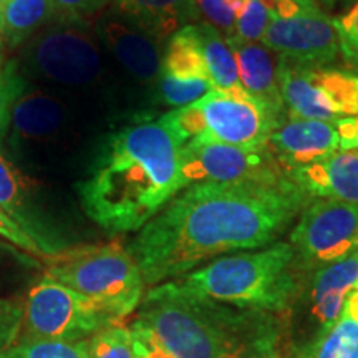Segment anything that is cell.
Returning <instances> with one entry per match:
<instances>
[{
    "mask_svg": "<svg viewBox=\"0 0 358 358\" xmlns=\"http://www.w3.org/2000/svg\"><path fill=\"white\" fill-rule=\"evenodd\" d=\"M310 201L289 176L277 182H198L174 196L127 249L145 284L158 285L217 257L277 243Z\"/></svg>",
    "mask_w": 358,
    "mask_h": 358,
    "instance_id": "obj_1",
    "label": "cell"
},
{
    "mask_svg": "<svg viewBox=\"0 0 358 358\" xmlns=\"http://www.w3.org/2000/svg\"><path fill=\"white\" fill-rule=\"evenodd\" d=\"M181 151L159 118L111 134L78 186L87 216L111 234L140 231L182 191Z\"/></svg>",
    "mask_w": 358,
    "mask_h": 358,
    "instance_id": "obj_2",
    "label": "cell"
},
{
    "mask_svg": "<svg viewBox=\"0 0 358 358\" xmlns=\"http://www.w3.org/2000/svg\"><path fill=\"white\" fill-rule=\"evenodd\" d=\"M133 324L176 358H284L285 353L279 313L213 301L179 279L148 290Z\"/></svg>",
    "mask_w": 358,
    "mask_h": 358,
    "instance_id": "obj_3",
    "label": "cell"
},
{
    "mask_svg": "<svg viewBox=\"0 0 358 358\" xmlns=\"http://www.w3.org/2000/svg\"><path fill=\"white\" fill-rule=\"evenodd\" d=\"M303 277L292 245L277 241L267 248L214 259L179 280L213 301L280 315L292 306Z\"/></svg>",
    "mask_w": 358,
    "mask_h": 358,
    "instance_id": "obj_4",
    "label": "cell"
},
{
    "mask_svg": "<svg viewBox=\"0 0 358 358\" xmlns=\"http://www.w3.org/2000/svg\"><path fill=\"white\" fill-rule=\"evenodd\" d=\"M45 264V277L87 297L116 322L127 319L145 297L140 267L120 241L69 248Z\"/></svg>",
    "mask_w": 358,
    "mask_h": 358,
    "instance_id": "obj_5",
    "label": "cell"
},
{
    "mask_svg": "<svg viewBox=\"0 0 358 358\" xmlns=\"http://www.w3.org/2000/svg\"><path fill=\"white\" fill-rule=\"evenodd\" d=\"M285 118L250 96H232L211 90L192 105L168 111L159 120L181 145L219 143L256 150L267 146L271 134Z\"/></svg>",
    "mask_w": 358,
    "mask_h": 358,
    "instance_id": "obj_6",
    "label": "cell"
},
{
    "mask_svg": "<svg viewBox=\"0 0 358 358\" xmlns=\"http://www.w3.org/2000/svg\"><path fill=\"white\" fill-rule=\"evenodd\" d=\"M358 282V252L306 274L284 324V350L290 358H306L343 315L348 295Z\"/></svg>",
    "mask_w": 358,
    "mask_h": 358,
    "instance_id": "obj_7",
    "label": "cell"
},
{
    "mask_svg": "<svg viewBox=\"0 0 358 358\" xmlns=\"http://www.w3.org/2000/svg\"><path fill=\"white\" fill-rule=\"evenodd\" d=\"M266 2L271 22L261 43L277 58L303 66H332L342 58V40L334 19L313 0Z\"/></svg>",
    "mask_w": 358,
    "mask_h": 358,
    "instance_id": "obj_8",
    "label": "cell"
},
{
    "mask_svg": "<svg viewBox=\"0 0 358 358\" xmlns=\"http://www.w3.org/2000/svg\"><path fill=\"white\" fill-rule=\"evenodd\" d=\"M115 324L123 322L113 320L87 297L43 275L24 299V317L17 343L38 340L85 342Z\"/></svg>",
    "mask_w": 358,
    "mask_h": 358,
    "instance_id": "obj_9",
    "label": "cell"
},
{
    "mask_svg": "<svg viewBox=\"0 0 358 358\" xmlns=\"http://www.w3.org/2000/svg\"><path fill=\"white\" fill-rule=\"evenodd\" d=\"M277 80L289 118L337 123L358 116V75L350 70L277 58Z\"/></svg>",
    "mask_w": 358,
    "mask_h": 358,
    "instance_id": "obj_10",
    "label": "cell"
},
{
    "mask_svg": "<svg viewBox=\"0 0 358 358\" xmlns=\"http://www.w3.org/2000/svg\"><path fill=\"white\" fill-rule=\"evenodd\" d=\"M25 65L35 77L65 87H92L103 77L100 40L83 22H55L25 43Z\"/></svg>",
    "mask_w": 358,
    "mask_h": 358,
    "instance_id": "obj_11",
    "label": "cell"
},
{
    "mask_svg": "<svg viewBox=\"0 0 358 358\" xmlns=\"http://www.w3.org/2000/svg\"><path fill=\"white\" fill-rule=\"evenodd\" d=\"M295 262L303 274L358 252V206L312 199L290 231Z\"/></svg>",
    "mask_w": 358,
    "mask_h": 358,
    "instance_id": "obj_12",
    "label": "cell"
},
{
    "mask_svg": "<svg viewBox=\"0 0 358 358\" xmlns=\"http://www.w3.org/2000/svg\"><path fill=\"white\" fill-rule=\"evenodd\" d=\"M182 189L198 182H277L287 178L268 146L248 150L219 143H186L181 151Z\"/></svg>",
    "mask_w": 358,
    "mask_h": 358,
    "instance_id": "obj_13",
    "label": "cell"
},
{
    "mask_svg": "<svg viewBox=\"0 0 358 358\" xmlns=\"http://www.w3.org/2000/svg\"><path fill=\"white\" fill-rule=\"evenodd\" d=\"M96 37L150 101L156 103L164 43L141 32L113 10L100 15Z\"/></svg>",
    "mask_w": 358,
    "mask_h": 358,
    "instance_id": "obj_14",
    "label": "cell"
},
{
    "mask_svg": "<svg viewBox=\"0 0 358 358\" xmlns=\"http://www.w3.org/2000/svg\"><path fill=\"white\" fill-rule=\"evenodd\" d=\"M267 146L289 176L297 169L310 166L337 153L340 136L335 123L287 116L271 134Z\"/></svg>",
    "mask_w": 358,
    "mask_h": 358,
    "instance_id": "obj_15",
    "label": "cell"
},
{
    "mask_svg": "<svg viewBox=\"0 0 358 358\" xmlns=\"http://www.w3.org/2000/svg\"><path fill=\"white\" fill-rule=\"evenodd\" d=\"M0 208L38 244L45 259L69 249V245L50 229V226L38 214V209L32 204V194L19 169L2 155H0Z\"/></svg>",
    "mask_w": 358,
    "mask_h": 358,
    "instance_id": "obj_16",
    "label": "cell"
},
{
    "mask_svg": "<svg viewBox=\"0 0 358 358\" xmlns=\"http://www.w3.org/2000/svg\"><path fill=\"white\" fill-rule=\"evenodd\" d=\"M226 42L236 58L239 80L245 93L274 115L285 118L287 115L277 80L274 53L261 42H245L237 37H227Z\"/></svg>",
    "mask_w": 358,
    "mask_h": 358,
    "instance_id": "obj_17",
    "label": "cell"
},
{
    "mask_svg": "<svg viewBox=\"0 0 358 358\" xmlns=\"http://www.w3.org/2000/svg\"><path fill=\"white\" fill-rule=\"evenodd\" d=\"M289 178L312 199H335L358 206V155L337 151L329 158L290 173Z\"/></svg>",
    "mask_w": 358,
    "mask_h": 358,
    "instance_id": "obj_18",
    "label": "cell"
},
{
    "mask_svg": "<svg viewBox=\"0 0 358 358\" xmlns=\"http://www.w3.org/2000/svg\"><path fill=\"white\" fill-rule=\"evenodd\" d=\"M122 19L166 45L182 27L199 24L201 13L194 0H111Z\"/></svg>",
    "mask_w": 358,
    "mask_h": 358,
    "instance_id": "obj_19",
    "label": "cell"
},
{
    "mask_svg": "<svg viewBox=\"0 0 358 358\" xmlns=\"http://www.w3.org/2000/svg\"><path fill=\"white\" fill-rule=\"evenodd\" d=\"M69 118L65 103L47 92L32 90L19 98L12 111V140L25 143L52 141Z\"/></svg>",
    "mask_w": 358,
    "mask_h": 358,
    "instance_id": "obj_20",
    "label": "cell"
},
{
    "mask_svg": "<svg viewBox=\"0 0 358 358\" xmlns=\"http://www.w3.org/2000/svg\"><path fill=\"white\" fill-rule=\"evenodd\" d=\"M62 20L64 19L52 0L0 2V38L8 48L20 47L48 25Z\"/></svg>",
    "mask_w": 358,
    "mask_h": 358,
    "instance_id": "obj_21",
    "label": "cell"
},
{
    "mask_svg": "<svg viewBox=\"0 0 358 358\" xmlns=\"http://www.w3.org/2000/svg\"><path fill=\"white\" fill-rule=\"evenodd\" d=\"M198 32L206 70H208L213 90L232 96H249L239 80L236 58L222 34L213 25H209L208 22H199Z\"/></svg>",
    "mask_w": 358,
    "mask_h": 358,
    "instance_id": "obj_22",
    "label": "cell"
},
{
    "mask_svg": "<svg viewBox=\"0 0 358 358\" xmlns=\"http://www.w3.org/2000/svg\"><path fill=\"white\" fill-rule=\"evenodd\" d=\"M161 75L182 80L201 78L211 83L201 50L198 24L182 27L169 37L164 45Z\"/></svg>",
    "mask_w": 358,
    "mask_h": 358,
    "instance_id": "obj_23",
    "label": "cell"
},
{
    "mask_svg": "<svg viewBox=\"0 0 358 358\" xmlns=\"http://www.w3.org/2000/svg\"><path fill=\"white\" fill-rule=\"evenodd\" d=\"M211 90L213 85L208 80H182L161 75L158 92H156V105L169 106L173 110L182 108V106L192 105L194 101L201 100Z\"/></svg>",
    "mask_w": 358,
    "mask_h": 358,
    "instance_id": "obj_24",
    "label": "cell"
},
{
    "mask_svg": "<svg viewBox=\"0 0 358 358\" xmlns=\"http://www.w3.org/2000/svg\"><path fill=\"white\" fill-rule=\"evenodd\" d=\"M306 358H358V322L343 313L315 350Z\"/></svg>",
    "mask_w": 358,
    "mask_h": 358,
    "instance_id": "obj_25",
    "label": "cell"
},
{
    "mask_svg": "<svg viewBox=\"0 0 358 358\" xmlns=\"http://www.w3.org/2000/svg\"><path fill=\"white\" fill-rule=\"evenodd\" d=\"M42 267L40 259L0 239V294L17 287L29 279V274Z\"/></svg>",
    "mask_w": 358,
    "mask_h": 358,
    "instance_id": "obj_26",
    "label": "cell"
},
{
    "mask_svg": "<svg viewBox=\"0 0 358 358\" xmlns=\"http://www.w3.org/2000/svg\"><path fill=\"white\" fill-rule=\"evenodd\" d=\"M87 358H136L131 329L115 324L88 338Z\"/></svg>",
    "mask_w": 358,
    "mask_h": 358,
    "instance_id": "obj_27",
    "label": "cell"
},
{
    "mask_svg": "<svg viewBox=\"0 0 358 358\" xmlns=\"http://www.w3.org/2000/svg\"><path fill=\"white\" fill-rule=\"evenodd\" d=\"M88 340L85 342H55V340H38V342L17 343L3 358H87Z\"/></svg>",
    "mask_w": 358,
    "mask_h": 358,
    "instance_id": "obj_28",
    "label": "cell"
},
{
    "mask_svg": "<svg viewBox=\"0 0 358 358\" xmlns=\"http://www.w3.org/2000/svg\"><path fill=\"white\" fill-rule=\"evenodd\" d=\"M268 22H271V10L266 0H243L236 17L234 34L231 37L245 42H261Z\"/></svg>",
    "mask_w": 358,
    "mask_h": 358,
    "instance_id": "obj_29",
    "label": "cell"
},
{
    "mask_svg": "<svg viewBox=\"0 0 358 358\" xmlns=\"http://www.w3.org/2000/svg\"><path fill=\"white\" fill-rule=\"evenodd\" d=\"M25 93V77L17 62H7L0 69V138L7 131L12 111L19 98Z\"/></svg>",
    "mask_w": 358,
    "mask_h": 358,
    "instance_id": "obj_30",
    "label": "cell"
},
{
    "mask_svg": "<svg viewBox=\"0 0 358 358\" xmlns=\"http://www.w3.org/2000/svg\"><path fill=\"white\" fill-rule=\"evenodd\" d=\"M24 299L0 297V358H3L20 337Z\"/></svg>",
    "mask_w": 358,
    "mask_h": 358,
    "instance_id": "obj_31",
    "label": "cell"
},
{
    "mask_svg": "<svg viewBox=\"0 0 358 358\" xmlns=\"http://www.w3.org/2000/svg\"><path fill=\"white\" fill-rule=\"evenodd\" d=\"M194 2L201 19L204 17L206 22L224 34L226 38L234 34L236 17L243 0H194Z\"/></svg>",
    "mask_w": 358,
    "mask_h": 358,
    "instance_id": "obj_32",
    "label": "cell"
},
{
    "mask_svg": "<svg viewBox=\"0 0 358 358\" xmlns=\"http://www.w3.org/2000/svg\"><path fill=\"white\" fill-rule=\"evenodd\" d=\"M334 24L342 40V58L347 65L358 58V2L353 3L345 13L334 19Z\"/></svg>",
    "mask_w": 358,
    "mask_h": 358,
    "instance_id": "obj_33",
    "label": "cell"
},
{
    "mask_svg": "<svg viewBox=\"0 0 358 358\" xmlns=\"http://www.w3.org/2000/svg\"><path fill=\"white\" fill-rule=\"evenodd\" d=\"M0 239H6L7 243L13 244L15 248H19L22 250H25V252L32 254L34 257L40 259V261H43L45 259L42 249L38 248V244L35 243L32 237L27 234L19 224L13 221V219L8 216L2 208H0Z\"/></svg>",
    "mask_w": 358,
    "mask_h": 358,
    "instance_id": "obj_34",
    "label": "cell"
},
{
    "mask_svg": "<svg viewBox=\"0 0 358 358\" xmlns=\"http://www.w3.org/2000/svg\"><path fill=\"white\" fill-rule=\"evenodd\" d=\"M66 22H83L88 17L101 12L110 0H52Z\"/></svg>",
    "mask_w": 358,
    "mask_h": 358,
    "instance_id": "obj_35",
    "label": "cell"
},
{
    "mask_svg": "<svg viewBox=\"0 0 358 358\" xmlns=\"http://www.w3.org/2000/svg\"><path fill=\"white\" fill-rule=\"evenodd\" d=\"M133 334V347L134 357L136 358H176L164 350L163 347L156 342V338L148 332L146 329L138 325H131Z\"/></svg>",
    "mask_w": 358,
    "mask_h": 358,
    "instance_id": "obj_36",
    "label": "cell"
},
{
    "mask_svg": "<svg viewBox=\"0 0 358 358\" xmlns=\"http://www.w3.org/2000/svg\"><path fill=\"white\" fill-rule=\"evenodd\" d=\"M335 127L340 136V151L358 155V116L340 120Z\"/></svg>",
    "mask_w": 358,
    "mask_h": 358,
    "instance_id": "obj_37",
    "label": "cell"
},
{
    "mask_svg": "<svg viewBox=\"0 0 358 358\" xmlns=\"http://www.w3.org/2000/svg\"><path fill=\"white\" fill-rule=\"evenodd\" d=\"M343 313H345L347 317H350V319L358 322V282H357L355 289L352 290V294L348 295L345 308H343Z\"/></svg>",
    "mask_w": 358,
    "mask_h": 358,
    "instance_id": "obj_38",
    "label": "cell"
},
{
    "mask_svg": "<svg viewBox=\"0 0 358 358\" xmlns=\"http://www.w3.org/2000/svg\"><path fill=\"white\" fill-rule=\"evenodd\" d=\"M313 2H315L317 6H322V7H325V8H334L335 2H337V0H313Z\"/></svg>",
    "mask_w": 358,
    "mask_h": 358,
    "instance_id": "obj_39",
    "label": "cell"
},
{
    "mask_svg": "<svg viewBox=\"0 0 358 358\" xmlns=\"http://www.w3.org/2000/svg\"><path fill=\"white\" fill-rule=\"evenodd\" d=\"M348 69H350V71H353V73L358 75V58H355V60H352L350 64H347Z\"/></svg>",
    "mask_w": 358,
    "mask_h": 358,
    "instance_id": "obj_40",
    "label": "cell"
},
{
    "mask_svg": "<svg viewBox=\"0 0 358 358\" xmlns=\"http://www.w3.org/2000/svg\"><path fill=\"white\" fill-rule=\"evenodd\" d=\"M3 47H6V45H3L2 38H0V69L3 66Z\"/></svg>",
    "mask_w": 358,
    "mask_h": 358,
    "instance_id": "obj_41",
    "label": "cell"
},
{
    "mask_svg": "<svg viewBox=\"0 0 358 358\" xmlns=\"http://www.w3.org/2000/svg\"><path fill=\"white\" fill-rule=\"evenodd\" d=\"M343 2H347V3H355V2H358V0H343Z\"/></svg>",
    "mask_w": 358,
    "mask_h": 358,
    "instance_id": "obj_42",
    "label": "cell"
},
{
    "mask_svg": "<svg viewBox=\"0 0 358 358\" xmlns=\"http://www.w3.org/2000/svg\"><path fill=\"white\" fill-rule=\"evenodd\" d=\"M0 2H2V0H0Z\"/></svg>",
    "mask_w": 358,
    "mask_h": 358,
    "instance_id": "obj_43",
    "label": "cell"
}]
</instances>
